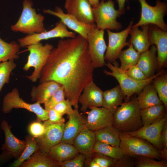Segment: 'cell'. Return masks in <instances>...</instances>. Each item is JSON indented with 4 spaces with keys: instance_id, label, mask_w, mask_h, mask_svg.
<instances>
[{
    "instance_id": "cell-39",
    "label": "cell",
    "mask_w": 167,
    "mask_h": 167,
    "mask_svg": "<svg viewBox=\"0 0 167 167\" xmlns=\"http://www.w3.org/2000/svg\"><path fill=\"white\" fill-rule=\"evenodd\" d=\"M65 89L62 85L44 104V109L48 111L53 109L57 104L65 99Z\"/></svg>"
},
{
    "instance_id": "cell-31",
    "label": "cell",
    "mask_w": 167,
    "mask_h": 167,
    "mask_svg": "<svg viewBox=\"0 0 167 167\" xmlns=\"http://www.w3.org/2000/svg\"><path fill=\"white\" fill-rule=\"evenodd\" d=\"M96 141L119 146L120 132L113 126L105 127L95 131Z\"/></svg>"
},
{
    "instance_id": "cell-7",
    "label": "cell",
    "mask_w": 167,
    "mask_h": 167,
    "mask_svg": "<svg viewBox=\"0 0 167 167\" xmlns=\"http://www.w3.org/2000/svg\"><path fill=\"white\" fill-rule=\"evenodd\" d=\"M141 8L140 17L139 20L133 27H139L147 24L157 26L162 30L167 31V24L164 18L167 13V3L165 1L156 0V5H149L146 0H138Z\"/></svg>"
},
{
    "instance_id": "cell-50",
    "label": "cell",
    "mask_w": 167,
    "mask_h": 167,
    "mask_svg": "<svg viewBox=\"0 0 167 167\" xmlns=\"http://www.w3.org/2000/svg\"><path fill=\"white\" fill-rule=\"evenodd\" d=\"M161 159L167 160V148H162L159 151Z\"/></svg>"
},
{
    "instance_id": "cell-20",
    "label": "cell",
    "mask_w": 167,
    "mask_h": 167,
    "mask_svg": "<svg viewBox=\"0 0 167 167\" xmlns=\"http://www.w3.org/2000/svg\"><path fill=\"white\" fill-rule=\"evenodd\" d=\"M0 126L5 137V142L1 148V151H6L13 157L17 158L25 148V140L18 139L13 134L11 131V126L6 120L2 121Z\"/></svg>"
},
{
    "instance_id": "cell-10",
    "label": "cell",
    "mask_w": 167,
    "mask_h": 167,
    "mask_svg": "<svg viewBox=\"0 0 167 167\" xmlns=\"http://www.w3.org/2000/svg\"><path fill=\"white\" fill-rule=\"evenodd\" d=\"M104 35V31L97 29L96 25L88 34V52L94 69L102 67L105 65L104 55L107 46Z\"/></svg>"
},
{
    "instance_id": "cell-28",
    "label": "cell",
    "mask_w": 167,
    "mask_h": 167,
    "mask_svg": "<svg viewBox=\"0 0 167 167\" xmlns=\"http://www.w3.org/2000/svg\"><path fill=\"white\" fill-rule=\"evenodd\" d=\"M135 100L141 109L163 104L155 89L151 83L143 88Z\"/></svg>"
},
{
    "instance_id": "cell-46",
    "label": "cell",
    "mask_w": 167,
    "mask_h": 167,
    "mask_svg": "<svg viewBox=\"0 0 167 167\" xmlns=\"http://www.w3.org/2000/svg\"><path fill=\"white\" fill-rule=\"evenodd\" d=\"M47 120L52 124H61L65 123V120L63 116L56 111L54 109L48 111Z\"/></svg>"
},
{
    "instance_id": "cell-16",
    "label": "cell",
    "mask_w": 167,
    "mask_h": 167,
    "mask_svg": "<svg viewBox=\"0 0 167 167\" xmlns=\"http://www.w3.org/2000/svg\"><path fill=\"white\" fill-rule=\"evenodd\" d=\"M43 12L59 18L67 27L78 33L86 40L88 33L96 25L95 24H88L79 21L72 15L64 13L58 6H56L54 11L44 9Z\"/></svg>"
},
{
    "instance_id": "cell-11",
    "label": "cell",
    "mask_w": 167,
    "mask_h": 167,
    "mask_svg": "<svg viewBox=\"0 0 167 167\" xmlns=\"http://www.w3.org/2000/svg\"><path fill=\"white\" fill-rule=\"evenodd\" d=\"M133 24V21H131L125 29L119 32L106 30L108 44L104 55L105 60L112 64L116 62L123 48L126 46H129L130 44L129 41H126V40Z\"/></svg>"
},
{
    "instance_id": "cell-30",
    "label": "cell",
    "mask_w": 167,
    "mask_h": 167,
    "mask_svg": "<svg viewBox=\"0 0 167 167\" xmlns=\"http://www.w3.org/2000/svg\"><path fill=\"white\" fill-rule=\"evenodd\" d=\"M167 109L161 104L142 109L140 116L143 126H146L156 122L167 114Z\"/></svg>"
},
{
    "instance_id": "cell-47",
    "label": "cell",
    "mask_w": 167,
    "mask_h": 167,
    "mask_svg": "<svg viewBox=\"0 0 167 167\" xmlns=\"http://www.w3.org/2000/svg\"><path fill=\"white\" fill-rule=\"evenodd\" d=\"M160 141L162 148H167V121L165 123L161 132Z\"/></svg>"
},
{
    "instance_id": "cell-49",
    "label": "cell",
    "mask_w": 167,
    "mask_h": 167,
    "mask_svg": "<svg viewBox=\"0 0 167 167\" xmlns=\"http://www.w3.org/2000/svg\"><path fill=\"white\" fill-rule=\"evenodd\" d=\"M118 5V11L121 15L124 14L125 12V4L126 0H116Z\"/></svg>"
},
{
    "instance_id": "cell-17",
    "label": "cell",
    "mask_w": 167,
    "mask_h": 167,
    "mask_svg": "<svg viewBox=\"0 0 167 167\" xmlns=\"http://www.w3.org/2000/svg\"><path fill=\"white\" fill-rule=\"evenodd\" d=\"M87 114L86 127L95 132L105 127L113 126V113L103 107H92Z\"/></svg>"
},
{
    "instance_id": "cell-34",
    "label": "cell",
    "mask_w": 167,
    "mask_h": 167,
    "mask_svg": "<svg viewBox=\"0 0 167 167\" xmlns=\"http://www.w3.org/2000/svg\"><path fill=\"white\" fill-rule=\"evenodd\" d=\"M20 46L15 41L8 43L0 37V63L19 58Z\"/></svg>"
},
{
    "instance_id": "cell-43",
    "label": "cell",
    "mask_w": 167,
    "mask_h": 167,
    "mask_svg": "<svg viewBox=\"0 0 167 167\" xmlns=\"http://www.w3.org/2000/svg\"><path fill=\"white\" fill-rule=\"evenodd\" d=\"M72 106L71 102L66 98L57 104L53 109L62 116L65 114L68 115L74 110Z\"/></svg>"
},
{
    "instance_id": "cell-5",
    "label": "cell",
    "mask_w": 167,
    "mask_h": 167,
    "mask_svg": "<svg viewBox=\"0 0 167 167\" xmlns=\"http://www.w3.org/2000/svg\"><path fill=\"white\" fill-rule=\"evenodd\" d=\"M113 0H101L99 4L92 7L95 24L96 28L104 30L108 29L117 31L122 27V24L117 20L121 14L115 8Z\"/></svg>"
},
{
    "instance_id": "cell-27",
    "label": "cell",
    "mask_w": 167,
    "mask_h": 167,
    "mask_svg": "<svg viewBox=\"0 0 167 167\" xmlns=\"http://www.w3.org/2000/svg\"><path fill=\"white\" fill-rule=\"evenodd\" d=\"M124 96L120 85L103 92L102 107L113 113L122 103Z\"/></svg>"
},
{
    "instance_id": "cell-12",
    "label": "cell",
    "mask_w": 167,
    "mask_h": 167,
    "mask_svg": "<svg viewBox=\"0 0 167 167\" xmlns=\"http://www.w3.org/2000/svg\"><path fill=\"white\" fill-rule=\"evenodd\" d=\"M76 36L75 33L69 31L67 27L60 20L56 24L54 28L49 31L28 35L18 39V41L20 47H23L40 42L43 40L55 38H72Z\"/></svg>"
},
{
    "instance_id": "cell-38",
    "label": "cell",
    "mask_w": 167,
    "mask_h": 167,
    "mask_svg": "<svg viewBox=\"0 0 167 167\" xmlns=\"http://www.w3.org/2000/svg\"><path fill=\"white\" fill-rule=\"evenodd\" d=\"M152 158L145 156H135L136 167H167V160L161 159L156 161Z\"/></svg>"
},
{
    "instance_id": "cell-24",
    "label": "cell",
    "mask_w": 167,
    "mask_h": 167,
    "mask_svg": "<svg viewBox=\"0 0 167 167\" xmlns=\"http://www.w3.org/2000/svg\"><path fill=\"white\" fill-rule=\"evenodd\" d=\"M157 49L152 45L149 49L140 53L136 65L146 76L149 78L154 75L157 69Z\"/></svg>"
},
{
    "instance_id": "cell-18",
    "label": "cell",
    "mask_w": 167,
    "mask_h": 167,
    "mask_svg": "<svg viewBox=\"0 0 167 167\" xmlns=\"http://www.w3.org/2000/svg\"><path fill=\"white\" fill-rule=\"evenodd\" d=\"M64 7L67 13L88 24H95L92 7L88 0H66Z\"/></svg>"
},
{
    "instance_id": "cell-51",
    "label": "cell",
    "mask_w": 167,
    "mask_h": 167,
    "mask_svg": "<svg viewBox=\"0 0 167 167\" xmlns=\"http://www.w3.org/2000/svg\"><path fill=\"white\" fill-rule=\"evenodd\" d=\"M92 7L98 5L100 3L99 0H88Z\"/></svg>"
},
{
    "instance_id": "cell-44",
    "label": "cell",
    "mask_w": 167,
    "mask_h": 167,
    "mask_svg": "<svg viewBox=\"0 0 167 167\" xmlns=\"http://www.w3.org/2000/svg\"><path fill=\"white\" fill-rule=\"evenodd\" d=\"M125 72L129 77L135 80L141 81L148 78L136 64L130 67Z\"/></svg>"
},
{
    "instance_id": "cell-2",
    "label": "cell",
    "mask_w": 167,
    "mask_h": 167,
    "mask_svg": "<svg viewBox=\"0 0 167 167\" xmlns=\"http://www.w3.org/2000/svg\"><path fill=\"white\" fill-rule=\"evenodd\" d=\"M141 110L135 99L122 103L113 113V126L123 133L138 130L143 126Z\"/></svg>"
},
{
    "instance_id": "cell-48",
    "label": "cell",
    "mask_w": 167,
    "mask_h": 167,
    "mask_svg": "<svg viewBox=\"0 0 167 167\" xmlns=\"http://www.w3.org/2000/svg\"><path fill=\"white\" fill-rule=\"evenodd\" d=\"M13 157L6 151H2L0 154V165L8 161Z\"/></svg>"
},
{
    "instance_id": "cell-25",
    "label": "cell",
    "mask_w": 167,
    "mask_h": 167,
    "mask_svg": "<svg viewBox=\"0 0 167 167\" xmlns=\"http://www.w3.org/2000/svg\"><path fill=\"white\" fill-rule=\"evenodd\" d=\"M141 27L140 29L138 27H132L129 33L131 37L129 41L135 49L140 53L148 50L151 45L148 36L149 25Z\"/></svg>"
},
{
    "instance_id": "cell-33",
    "label": "cell",
    "mask_w": 167,
    "mask_h": 167,
    "mask_svg": "<svg viewBox=\"0 0 167 167\" xmlns=\"http://www.w3.org/2000/svg\"><path fill=\"white\" fill-rule=\"evenodd\" d=\"M25 141V146L23 151L12 163L11 167H19L24 161L29 159L35 152L39 149L35 138L29 134L26 136Z\"/></svg>"
},
{
    "instance_id": "cell-8",
    "label": "cell",
    "mask_w": 167,
    "mask_h": 167,
    "mask_svg": "<svg viewBox=\"0 0 167 167\" xmlns=\"http://www.w3.org/2000/svg\"><path fill=\"white\" fill-rule=\"evenodd\" d=\"M14 109H24L34 113L36 121L41 122L48 119V111L37 102L31 104L27 102L20 96L19 91L16 88H13L4 96L2 101V111L5 114L10 113Z\"/></svg>"
},
{
    "instance_id": "cell-32",
    "label": "cell",
    "mask_w": 167,
    "mask_h": 167,
    "mask_svg": "<svg viewBox=\"0 0 167 167\" xmlns=\"http://www.w3.org/2000/svg\"><path fill=\"white\" fill-rule=\"evenodd\" d=\"M140 54L130 43L128 48L121 51L119 55L118 58L121 62L119 68L123 71H126L130 67L136 64Z\"/></svg>"
},
{
    "instance_id": "cell-9",
    "label": "cell",
    "mask_w": 167,
    "mask_h": 167,
    "mask_svg": "<svg viewBox=\"0 0 167 167\" xmlns=\"http://www.w3.org/2000/svg\"><path fill=\"white\" fill-rule=\"evenodd\" d=\"M119 146L127 154L135 156H149L161 159L159 151L151 144L142 139L120 132Z\"/></svg>"
},
{
    "instance_id": "cell-41",
    "label": "cell",
    "mask_w": 167,
    "mask_h": 167,
    "mask_svg": "<svg viewBox=\"0 0 167 167\" xmlns=\"http://www.w3.org/2000/svg\"><path fill=\"white\" fill-rule=\"evenodd\" d=\"M91 157L100 167H113L115 162L113 159L101 153L93 152Z\"/></svg>"
},
{
    "instance_id": "cell-37",
    "label": "cell",
    "mask_w": 167,
    "mask_h": 167,
    "mask_svg": "<svg viewBox=\"0 0 167 167\" xmlns=\"http://www.w3.org/2000/svg\"><path fill=\"white\" fill-rule=\"evenodd\" d=\"M16 67L14 59L0 63V92L5 84L9 83L11 73Z\"/></svg>"
},
{
    "instance_id": "cell-19",
    "label": "cell",
    "mask_w": 167,
    "mask_h": 167,
    "mask_svg": "<svg viewBox=\"0 0 167 167\" xmlns=\"http://www.w3.org/2000/svg\"><path fill=\"white\" fill-rule=\"evenodd\" d=\"M103 92L95 84L93 80L84 88L78 100L81 105L80 109L83 112L92 107H102Z\"/></svg>"
},
{
    "instance_id": "cell-15",
    "label": "cell",
    "mask_w": 167,
    "mask_h": 167,
    "mask_svg": "<svg viewBox=\"0 0 167 167\" xmlns=\"http://www.w3.org/2000/svg\"><path fill=\"white\" fill-rule=\"evenodd\" d=\"M167 121V116L152 124L143 126L134 131L125 133L130 135L137 137L148 142L159 151L162 148L160 141L161 132L164 124Z\"/></svg>"
},
{
    "instance_id": "cell-4",
    "label": "cell",
    "mask_w": 167,
    "mask_h": 167,
    "mask_svg": "<svg viewBox=\"0 0 167 167\" xmlns=\"http://www.w3.org/2000/svg\"><path fill=\"white\" fill-rule=\"evenodd\" d=\"M111 71L104 70L103 72L106 75L115 78L118 81L126 100L135 93H139L146 85L151 83L157 76L162 74L160 71L154 75L144 80L137 81L129 77L125 72L122 70L118 66L117 62L113 64L108 62L105 63Z\"/></svg>"
},
{
    "instance_id": "cell-45",
    "label": "cell",
    "mask_w": 167,
    "mask_h": 167,
    "mask_svg": "<svg viewBox=\"0 0 167 167\" xmlns=\"http://www.w3.org/2000/svg\"><path fill=\"white\" fill-rule=\"evenodd\" d=\"M135 156L126 154L121 158L115 161L114 167H133L135 166Z\"/></svg>"
},
{
    "instance_id": "cell-3",
    "label": "cell",
    "mask_w": 167,
    "mask_h": 167,
    "mask_svg": "<svg viewBox=\"0 0 167 167\" xmlns=\"http://www.w3.org/2000/svg\"><path fill=\"white\" fill-rule=\"evenodd\" d=\"M21 15L17 22L11 26V30L28 35L39 33L46 31L44 24V17L37 13L32 7L33 3L30 0H24Z\"/></svg>"
},
{
    "instance_id": "cell-13",
    "label": "cell",
    "mask_w": 167,
    "mask_h": 167,
    "mask_svg": "<svg viewBox=\"0 0 167 167\" xmlns=\"http://www.w3.org/2000/svg\"><path fill=\"white\" fill-rule=\"evenodd\" d=\"M148 39L151 45H155L157 49V70H160L167 64V31L157 26L149 24Z\"/></svg>"
},
{
    "instance_id": "cell-6",
    "label": "cell",
    "mask_w": 167,
    "mask_h": 167,
    "mask_svg": "<svg viewBox=\"0 0 167 167\" xmlns=\"http://www.w3.org/2000/svg\"><path fill=\"white\" fill-rule=\"evenodd\" d=\"M26 47L29 52V54L23 69L25 71H27L31 67L34 68L32 74L26 77L32 82H35L39 79L41 71L46 62L54 47L52 44L48 43L43 45L41 42Z\"/></svg>"
},
{
    "instance_id": "cell-36",
    "label": "cell",
    "mask_w": 167,
    "mask_h": 167,
    "mask_svg": "<svg viewBox=\"0 0 167 167\" xmlns=\"http://www.w3.org/2000/svg\"><path fill=\"white\" fill-rule=\"evenodd\" d=\"M152 85L163 104L167 109V75L162 73L152 80Z\"/></svg>"
},
{
    "instance_id": "cell-42",
    "label": "cell",
    "mask_w": 167,
    "mask_h": 167,
    "mask_svg": "<svg viewBox=\"0 0 167 167\" xmlns=\"http://www.w3.org/2000/svg\"><path fill=\"white\" fill-rule=\"evenodd\" d=\"M28 131L29 134L35 138L40 137L44 133L45 125L41 122L34 121L29 125Z\"/></svg>"
},
{
    "instance_id": "cell-14",
    "label": "cell",
    "mask_w": 167,
    "mask_h": 167,
    "mask_svg": "<svg viewBox=\"0 0 167 167\" xmlns=\"http://www.w3.org/2000/svg\"><path fill=\"white\" fill-rule=\"evenodd\" d=\"M44 133L41 136L35 138L41 151L48 153L53 147L61 142L65 123L52 124L47 120L44 121Z\"/></svg>"
},
{
    "instance_id": "cell-35",
    "label": "cell",
    "mask_w": 167,
    "mask_h": 167,
    "mask_svg": "<svg viewBox=\"0 0 167 167\" xmlns=\"http://www.w3.org/2000/svg\"><path fill=\"white\" fill-rule=\"evenodd\" d=\"M93 151L108 156L115 161L127 154L119 146H112L99 141H96Z\"/></svg>"
},
{
    "instance_id": "cell-52",
    "label": "cell",
    "mask_w": 167,
    "mask_h": 167,
    "mask_svg": "<svg viewBox=\"0 0 167 167\" xmlns=\"http://www.w3.org/2000/svg\"><path fill=\"white\" fill-rule=\"evenodd\" d=\"M166 2L167 1V0H164Z\"/></svg>"
},
{
    "instance_id": "cell-23",
    "label": "cell",
    "mask_w": 167,
    "mask_h": 167,
    "mask_svg": "<svg viewBox=\"0 0 167 167\" xmlns=\"http://www.w3.org/2000/svg\"><path fill=\"white\" fill-rule=\"evenodd\" d=\"M62 85L50 80L40 83L32 86L30 93L31 100L40 104H44Z\"/></svg>"
},
{
    "instance_id": "cell-26",
    "label": "cell",
    "mask_w": 167,
    "mask_h": 167,
    "mask_svg": "<svg viewBox=\"0 0 167 167\" xmlns=\"http://www.w3.org/2000/svg\"><path fill=\"white\" fill-rule=\"evenodd\" d=\"M79 153L73 144L61 142L52 147L48 153L58 163L69 160Z\"/></svg>"
},
{
    "instance_id": "cell-40",
    "label": "cell",
    "mask_w": 167,
    "mask_h": 167,
    "mask_svg": "<svg viewBox=\"0 0 167 167\" xmlns=\"http://www.w3.org/2000/svg\"><path fill=\"white\" fill-rule=\"evenodd\" d=\"M86 157L85 155L79 153L73 158L58 164L61 167H83L85 166Z\"/></svg>"
},
{
    "instance_id": "cell-29",
    "label": "cell",
    "mask_w": 167,
    "mask_h": 167,
    "mask_svg": "<svg viewBox=\"0 0 167 167\" xmlns=\"http://www.w3.org/2000/svg\"><path fill=\"white\" fill-rule=\"evenodd\" d=\"M58 163L53 159L47 153L38 149L19 167H58Z\"/></svg>"
},
{
    "instance_id": "cell-1",
    "label": "cell",
    "mask_w": 167,
    "mask_h": 167,
    "mask_svg": "<svg viewBox=\"0 0 167 167\" xmlns=\"http://www.w3.org/2000/svg\"><path fill=\"white\" fill-rule=\"evenodd\" d=\"M94 68L87 40L79 35L59 41L53 48L39 79L40 83L52 80L64 88L66 97L78 109V100L84 87L93 80Z\"/></svg>"
},
{
    "instance_id": "cell-22",
    "label": "cell",
    "mask_w": 167,
    "mask_h": 167,
    "mask_svg": "<svg viewBox=\"0 0 167 167\" xmlns=\"http://www.w3.org/2000/svg\"><path fill=\"white\" fill-rule=\"evenodd\" d=\"M96 141L95 132L85 126L75 137L73 144L79 153L90 157Z\"/></svg>"
},
{
    "instance_id": "cell-21",
    "label": "cell",
    "mask_w": 167,
    "mask_h": 167,
    "mask_svg": "<svg viewBox=\"0 0 167 167\" xmlns=\"http://www.w3.org/2000/svg\"><path fill=\"white\" fill-rule=\"evenodd\" d=\"M68 116L69 119L65 123L61 142L73 144L75 137L86 126V120L79 113L78 109H74L73 112Z\"/></svg>"
}]
</instances>
